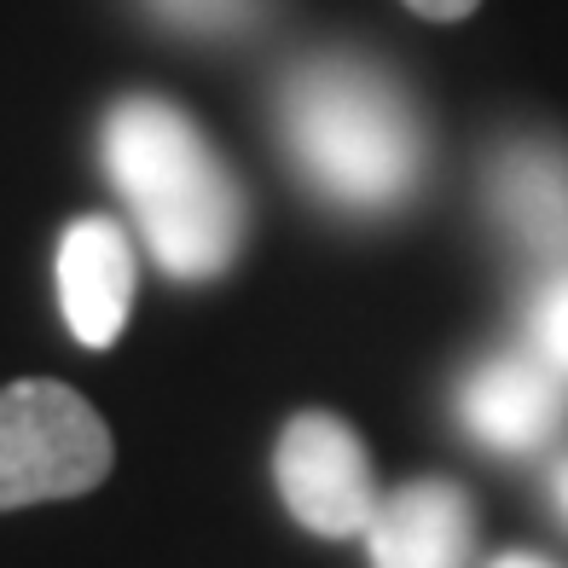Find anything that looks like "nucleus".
<instances>
[{
    "label": "nucleus",
    "instance_id": "1",
    "mask_svg": "<svg viewBox=\"0 0 568 568\" xmlns=\"http://www.w3.org/2000/svg\"><path fill=\"white\" fill-rule=\"evenodd\" d=\"M99 158L169 278L203 284L239 262L250 221L244 186L180 105L151 93L111 105L99 128Z\"/></svg>",
    "mask_w": 568,
    "mask_h": 568
},
{
    "label": "nucleus",
    "instance_id": "2",
    "mask_svg": "<svg viewBox=\"0 0 568 568\" xmlns=\"http://www.w3.org/2000/svg\"><path fill=\"white\" fill-rule=\"evenodd\" d=\"M278 134L302 180L325 203L383 215L424 180V122L389 70L354 53H325L291 70L278 88Z\"/></svg>",
    "mask_w": 568,
    "mask_h": 568
},
{
    "label": "nucleus",
    "instance_id": "3",
    "mask_svg": "<svg viewBox=\"0 0 568 568\" xmlns=\"http://www.w3.org/2000/svg\"><path fill=\"white\" fill-rule=\"evenodd\" d=\"M111 476L105 418L53 377L0 389V510L93 494Z\"/></svg>",
    "mask_w": 568,
    "mask_h": 568
},
{
    "label": "nucleus",
    "instance_id": "4",
    "mask_svg": "<svg viewBox=\"0 0 568 568\" xmlns=\"http://www.w3.org/2000/svg\"><path fill=\"white\" fill-rule=\"evenodd\" d=\"M273 481L296 523L325 539L366 534L372 510H377L366 442L343 418H331V412H302V418L284 424L278 447H273Z\"/></svg>",
    "mask_w": 568,
    "mask_h": 568
},
{
    "label": "nucleus",
    "instance_id": "5",
    "mask_svg": "<svg viewBox=\"0 0 568 568\" xmlns=\"http://www.w3.org/2000/svg\"><path fill=\"white\" fill-rule=\"evenodd\" d=\"M458 424L487 453H534L562 424V377L539 354H487L458 383Z\"/></svg>",
    "mask_w": 568,
    "mask_h": 568
},
{
    "label": "nucleus",
    "instance_id": "6",
    "mask_svg": "<svg viewBox=\"0 0 568 568\" xmlns=\"http://www.w3.org/2000/svg\"><path fill=\"white\" fill-rule=\"evenodd\" d=\"M134 284H140V262L122 221L111 215L70 221V232L59 239V307L75 343L111 348L128 314H134Z\"/></svg>",
    "mask_w": 568,
    "mask_h": 568
},
{
    "label": "nucleus",
    "instance_id": "7",
    "mask_svg": "<svg viewBox=\"0 0 568 568\" xmlns=\"http://www.w3.org/2000/svg\"><path fill=\"white\" fill-rule=\"evenodd\" d=\"M476 546V510L453 481H406L383 494L366 523L372 568H464Z\"/></svg>",
    "mask_w": 568,
    "mask_h": 568
},
{
    "label": "nucleus",
    "instance_id": "8",
    "mask_svg": "<svg viewBox=\"0 0 568 568\" xmlns=\"http://www.w3.org/2000/svg\"><path fill=\"white\" fill-rule=\"evenodd\" d=\"M494 215L523 250L568 255V151L551 140H510L487 163Z\"/></svg>",
    "mask_w": 568,
    "mask_h": 568
},
{
    "label": "nucleus",
    "instance_id": "9",
    "mask_svg": "<svg viewBox=\"0 0 568 568\" xmlns=\"http://www.w3.org/2000/svg\"><path fill=\"white\" fill-rule=\"evenodd\" d=\"M169 30H186V36H232L255 23L262 0H145Z\"/></svg>",
    "mask_w": 568,
    "mask_h": 568
},
{
    "label": "nucleus",
    "instance_id": "10",
    "mask_svg": "<svg viewBox=\"0 0 568 568\" xmlns=\"http://www.w3.org/2000/svg\"><path fill=\"white\" fill-rule=\"evenodd\" d=\"M528 331H534V354L557 377H568V267L539 284V296L528 307Z\"/></svg>",
    "mask_w": 568,
    "mask_h": 568
},
{
    "label": "nucleus",
    "instance_id": "11",
    "mask_svg": "<svg viewBox=\"0 0 568 568\" xmlns=\"http://www.w3.org/2000/svg\"><path fill=\"white\" fill-rule=\"evenodd\" d=\"M418 18H435V23H458V18H470L481 0H406Z\"/></svg>",
    "mask_w": 568,
    "mask_h": 568
},
{
    "label": "nucleus",
    "instance_id": "12",
    "mask_svg": "<svg viewBox=\"0 0 568 568\" xmlns=\"http://www.w3.org/2000/svg\"><path fill=\"white\" fill-rule=\"evenodd\" d=\"M551 505L562 510V523H568V458H562L557 470H551Z\"/></svg>",
    "mask_w": 568,
    "mask_h": 568
},
{
    "label": "nucleus",
    "instance_id": "13",
    "mask_svg": "<svg viewBox=\"0 0 568 568\" xmlns=\"http://www.w3.org/2000/svg\"><path fill=\"white\" fill-rule=\"evenodd\" d=\"M494 568H557V562H546V557H534V551H505Z\"/></svg>",
    "mask_w": 568,
    "mask_h": 568
}]
</instances>
